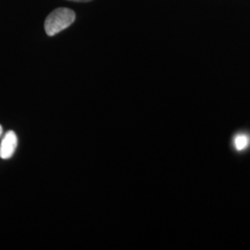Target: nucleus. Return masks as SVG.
Listing matches in <instances>:
<instances>
[{"label":"nucleus","mask_w":250,"mask_h":250,"mask_svg":"<svg viewBox=\"0 0 250 250\" xmlns=\"http://www.w3.org/2000/svg\"><path fill=\"white\" fill-rule=\"evenodd\" d=\"M250 138L245 134H236L233 138V145L237 151L245 150L250 146Z\"/></svg>","instance_id":"7ed1b4c3"},{"label":"nucleus","mask_w":250,"mask_h":250,"mask_svg":"<svg viewBox=\"0 0 250 250\" xmlns=\"http://www.w3.org/2000/svg\"><path fill=\"white\" fill-rule=\"evenodd\" d=\"M18 146L17 135L13 131L7 132L0 145V158L3 160L10 159Z\"/></svg>","instance_id":"f03ea898"},{"label":"nucleus","mask_w":250,"mask_h":250,"mask_svg":"<svg viewBox=\"0 0 250 250\" xmlns=\"http://www.w3.org/2000/svg\"><path fill=\"white\" fill-rule=\"evenodd\" d=\"M68 1H72V2H79V3H85V2H90L92 0H68Z\"/></svg>","instance_id":"20e7f679"},{"label":"nucleus","mask_w":250,"mask_h":250,"mask_svg":"<svg viewBox=\"0 0 250 250\" xmlns=\"http://www.w3.org/2000/svg\"><path fill=\"white\" fill-rule=\"evenodd\" d=\"M76 18L75 12L68 8H59L53 10L45 21V34L56 36L66 28L71 26Z\"/></svg>","instance_id":"f257e3e1"},{"label":"nucleus","mask_w":250,"mask_h":250,"mask_svg":"<svg viewBox=\"0 0 250 250\" xmlns=\"http://www.w3.org/2000/svg\"><path fill=\"white\" fill-rule=\"evenodd\" d=\"M2 134H3V127L0 125V136L2 135Z\"/></svg>","instance_id":"39448f33"}]
</instances>
